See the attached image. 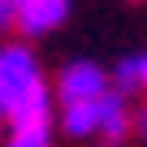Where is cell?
Masks as SVG:
<instances>
[{
	"instance_id": "obj_1",
	"label": "cell",
	"mask_w": 147,
	"mask_h": 147,
	"mask_svg": "<svg viewBox=\"0 0 147 147\" xmlns=\"http://www.w3.org/2000/svg\"><path fill=\"white\" fill-rule=\"evenodd\" d=\"M48 117H56V100L35 43H22V39L0 43V121L22 125V121H48Z\"/></svg>"
},
{
	"instance_id": "obj_2",
	"label": "cell",
	"mask_w": 147,
	"mask_h": 147,
	"mask_svg": "<svg viewBox=\"0 0 147 147\" xmlns=\"http://www.w3.org/2000/svg\"><path fill=\"white\" fill-rule=\"evenodd\" d=\"M108 91H113V74H108L100 61H91V56L65 61V65L56 69V78H52V100H56V108H65V104H87V100H100V95H108Z\"/></svg>"
},
{
	"instance_id": "obj_3",
	"label": "cell",
	"mask_w": 147,
	"mask_h": 147,
	"mask_svg": "<svg viewBox=\"0 0 147 147\" xmlns=\"http://www.w3.org/2000/svg\"><path fill=\"white\" fill-rule=\"evenodd\" d=\"M74 13V0H18L13 9V30L22 43H39L48 35H56Z\"/></svg>"
},
{
	"instance_id": "obj_4",
	"label": "cell",
	"mask_w": 147,
	"mask_h": 147,
	"mask_svg": "<svg viewBox=\"0 0 147 147\" xmlns=\"http://www.w3.org/2000/svg\"><path fill=\"white\" fill-rule=\"evenodd\" d=\"M113 87L125 95V100H134V95H147V48H138V52H125L113 69Z\"/></svg>"
},
{
	"instance_id": "obj_5",
	"label": "cell",
	"mask_w": 147,
	"mask_h": 147,
	"mask_svg": "<svg viewBox=\"0 0 147 147\" xmlns=\"http://www.w3.org/2000/svg\"><path fill=\"white\" fill-rule=\"evenodd\" d=\"M0 147H56V117L5 125V143H0Z\"/></svg>"
},
{
	"instance_id": "obj_6",
	"label": "cell",
	"mask_w": 147,
	"mask_h": 147,
	"mask_svg": "<svg viewBox=\"0 0 147 147\" xmlns=\"http://www.w3.org/2000/svg\"><path fill=\"white\" fill-rule=\"evenodd\" d=\"M130 134H134L138 143H147V100H143V104L130 113Z\"/></svg>"
},
{
	"instance_id": "obj_7",
	"label": "cell",
	"mask_w": 147,
	"mask_h": 147,
	"mask_svg": "<svg viewBox=\"0 0 147 147\" xmlns=\"http://www.w3.org/2000/svg\"><path fill=\"white\" fill-rule=\"evenodd\" d=\"M13 9L18 0H0V30H13Z\"/></svg>"
},
{
	"instance_id": "obj_8",
	"label": "cell",
	"mask_w": 147,
	"mask_h": 147,
	"mask_svg": "<svg viewBox=\"0 0 147 147\" xmlns=\"http://www.w3.org/2000/svg\"><path fill=\"white\" fill-rule=\"evenodd\" d=\"M0 143H5V121H0Z\"/></svg>"
}]
</instances>
